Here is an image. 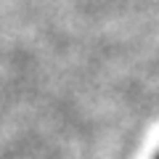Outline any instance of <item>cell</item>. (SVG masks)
<instances>
[{
  "mask_svg": "<svg viewBox=\"0 0 159 159\" xmlns=\"http://www.w3.org/2000/svg\"><path fill=\"white\" fill-rule=\"evenodd\" d=\"M157 159H159V154H157Z\"/></svg>",
  "mask_w": 159,
  "mask_h": 159,
  "instance_id": "cell-1",
  "label": "cell"
}]
</instances>
